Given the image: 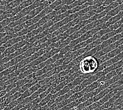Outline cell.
Masks as SVG:
<instances>
[{"label":"cell","instance_id":"obj_1","mask_svg":"<svg viewBox=\"0 0 123 110\" xmlns=\"http://www.w3.org/2000/svg\"><path fill=\"white\" fill-rule=\"evenodd\" d=\"M79 65L80 70L83 74L92 73L93 74L99 66L97 59L93 56H87L84 58Z\"/></svg>","mask_w":123,"mask_h":110},{"label":"cell","instance_id":"obj_2","mask_svg":"<svg viewBox=\"0 0 123 110\" xmlns=\"http://www.w3.org/2000/svg\"><path fill=\"white\" fill-rule=\"evenodd\" d=\"M40 6H42V3L39 2L38 0H35V1L33 2L31 5H30V6L23 8V9L19 11L17 15L10 18L11 22L18 20V19L23 18V17L25 16H26L32 10L34 9V8L38 7Z\"/></svg>","mask_w":123,"mask_h":110},{"label":"cell","instance_id":"obj_3","mask_svg":"<svg viewBox=\"0 0 123 110\" xmlns=\"http://www.w3.org/2000/svg\"><path fill=\"white\" fill-rule=\"evenodd\" d=\"M40 87L41 86L38 83L34 85H33L30 88L27 89L24 92L22 93L21 96L19 97V98L20 100H22L24 99L25 98L30 96L33 93H34L36 91H37L38 89L40 88Z\"/></svg>","mask_w":123,"mask_h":110},{"label":"cell","instance_id":"obj_4","mask_svg":"<svg viewBox=\"0 0 123 110\" xmlns=\"http://www.w3.org/2000/svg\"><path fill=\"white\" fill-rule=\"evenodd\" d=\"M104 83L105 82H103V81H100L97 80L96 81H94V82L88 85L87 86H86L82 91L84 92L85 94H86V93L90 92L93 91V90L95 89L96 88H98V87H99L100 85H103Z\"/></svg>","mask_w":123,"mask_h":110},{"label":"cell","instance_id":"obj_5","mask_svg":"<svg viewBox=\"0 0 123 110\" xmlns=\"http://www.w3.org/2000/svg\"><path fill=\"white\" fill-rule=\"evenodd\" d=\"M25 35L18 37H16V38H13L12 39H10V40H9L7 41H6L5 44H3L2 46L4 47L5 48H7L12 47L14 44H15L16 43H17V42L22 40H25Z\"/></svg>","mask_w":123,"mask_h":110},{"label":"cell","instance_id":"obj_6","mask_svg":"<svg viewBox=\"0 0 123 110\" xmlns=\"http://www.w3.org/2000/svg\"><path fill=\"white\" fill-rule=\"evenodd\" d=\"M56 15H57V11L53 10L51 13H49L48 15H46L45 16L43 17L42 18H41L40 20L37 22V23L41 27L42 25H43L44 24L46 23L47 21H49V20H52L55 16H56Z\"/></svg>","mask_w":123,"mask_h":110},{"label":"cell","instance_id":"obj_7","mask_svg":"<svg viewBox=\"0 0 123 110\" xmlns=\"http://www.w3.org/2000/svg\"><path fill=\"white\" fill-rule=\"evenodd\" d=\"M111 91V89L109 88L108 87H107V88H105L104 89L102 90V91L101 92H100L98 94H97V95L93 97L94 102H96L99 101L100 99H101L102 98L105 96L106 94H107Z\"/></svg>","mask_w":123,"mask_h":110},{"label":"cell","instance_id":"obj_8","mask_svg":"<svg viewBox=\"0 0 123 110\" xmlns=\"http://www.w3.org/2000/svg\"><path fill=\"white\" fill-rule=\"evenodd\" d=\"M103 42V41H102V40L100 38L98 39H97V40H95V41H94L93 42H92L91 43L87 44V46H86L84 48L85 49V51L86 52H87V51H88L91 50L92 49L94 48L95 47H96L97 46H98L99 44H101Z\"/></svg>","mask_w":123,"mask_h":110},{"label":"cell","instance_id":"obj_9","mask_svg":"<svg viewBox=\"0 0 123 110\" xmlns=\"http://www.w3.org/2000/svg\"><path fill=\"white\" fill-rule=\"evenodd\" d=\"M48 34H49L48 32H47L45 30V31H44L43 32L39 33L38 35L33 37H32L31 38H30L29 40H28L27 42H29V43H30V44L34 43V42L39 40V39H41L42 38H43V37H45L46 35H48Z\"/></svg>","mask_w":123,"mask_h":110},{"label":"cell","instance_id":"obj_10","mask_svg":"<svg viewBox=\"0 0 123 110\" xmlns=\"http://www.w3.org/2000/svg\"><path fill=\"white\" fill-rule=\"evenodd\" d=\"M123 10V3L118 5V6L116 7L115 8H114L113 9L109 11V12L106 14V15L110 16L111 17H112L116 15H117V14L119 13L120 12H121V11Z\"/></svg>","mask_w":123,"mask_h":110},{"label":"cell","instance_id":"obj_11","mask_svg":"<svg viewBox=\"0 0 123 110\" xmlns=\"http://www.w3.org/2000/svg\"><path fill=\"white\" fill-rule=\"evenodd\" d=\"M70 15L71 14L69 13V11L68 10L66 11L65 12L60 14V15H58L55 16L54 18L52 19V20L53 21V22H54V23H55L58 21L62 20L63 19H64V18H66V17H67Z\"/></svg>","mask_w":123,"mask_h":110},{"label":"cell","instance_id":"obj_12","mask_svg":"<svg viewBox=\"0 0 123 110\" xmlns=\"http://www.w3.org/2000/svg\"><path fill=\"white\" fill-rule=\"evenodd\" d=\"M68 84V81H67L66 80L62 81V82H61L59 84L57 85L56 86L54 87V88L52 89V90L50 93H51V94H55V93H57L58 91H60L61 89H62L64 87H65Z\"/></svg>","mask_w":123,"mask_h":110},{"label":"cell","instance_id":"obj_13","mask_svg":"<svg viewBox=\"0 0 123 110\" xmlns=\"http://www.w3.org/2000/svg\"><path fill=\"white\" fill-rule=\"evenodd\" d=\"M18 69V65L16 64V65H15L7 68V69H5L3 70V71L1 72V73L3 76H7L8 75L11 74V73H12L14 71H15V70H16Z\"/></svg>","mask_w":123,"mask_h":110},{"label":"cell","instance_id":"obj_14","mask_svg":"<svg viewBox=\"0 0 123 110\" xmlns=\"http://www.w3.org/2000/svg\"><path fill=\"white\" fill-rule=\"evenodd\" d=\"M107 13L106 12V11L104 10L103 11V12H100L98 13H96L95 15H94L93 16H92L90 19H89L92 22L94 21H96L97 20H99L100 19L102 18L103 17H104L106 15V14Z\"/></svg>","mask_w":123,"mask_h":110},{"label":"cell","instance_id":"obj_15","mask_svg":"<svg viewBox=\"0 0 123 110\" xmlns=\"http://www.w3.org/2000/svg\"><path fill=\"white\" fill-rule=\"evenodd\" d=\"M95 12L94 10H91L90 11H88V12H87L86 13H85L84 15L79 17L80 19V21H84V20H88L89 19H90L92 16H93L94 15H95Z\"/></svg>","mask_w":123,"mask_h":110},{"label":"cell","instance_id":"obj_16","mask_svg":"<svg viewBox=\"0 0 123 110\" xmlns=\"http://www.w3.org/2000/svg\"><path fill=\"white\" fill-rule=\"evenodd\" d=\"M84 94H85V93L83 91L75 93H74V94H73L72 96H71L68 98V99L69 101H70L71 102H73V101H74L75 100L79 99V98L82 97V96Z\"/></svg>","mask_w":123,"mask_h":110},{"label":"cell","instance_id":"obj_17","mask_svg":"<svg viewBox=\"0 0 123 110\" xmlns=\"http://www.w3.org/2000/svg\"><path fill=\"white\" fill-rule=\"evenodd\" d=\"M82 74H83V73L80 71V70H79V71L73 73L72 74H71V75H69L68 78L67 79L66 81H68V83H69L70 82H71V81H73L75 78H76L77 77H79V76H80V75H82Z\"/></svg>","mask_w":123,"mask_h":110},{"label":"cell","instance_id":"obj_18","mask_svg":"<svg viewBox=\"0 0 123 110\" xmlns=\"http://www.w3.org/2000/svg\"><path fill=\"white\" fill-rule=\"evenodd\" d=\"M21 3V0H14V1L11 2L8 4L5 5L7 10L9 9V8H13L15 7H16L18 5L20 4Z\"/></svg>","mask_w":123,"mask_h":110},{"label":"cell","instance_id":"obj_19","mask_svg":"<svg viewBox=\"0 0 123 110\" xmlns=\"http://www.w3.org/2000/svg\"><path fill=\"white\" fill-rule=\"evenodd\" d=\"M122 51V50L120 49L119 48H115V49L111 51L110 52H109L107 53V55L108 57V58L110 59H111L113 58L115 56H116L118 54Z\"/></svg>","mask_w":123,"mask_h":110},{"label":"cell","instance_id":"obj_20","mask_svg":"<svg viewBox=\"0 0 123 110\" xmlns=\"http://www.w3.org/2000/svg\"><path fill=\"white\" fill-rule=\"evenodd\" d=\"M52 94H51V93H49V94L47 95L46 96L43 98V99L40 102L38 103V105H39V106H40V107L46 105L47 103L49 102V101L51 99Z\"/></svg>","mask_w":123,"mask_h":110},{"label":"cell","instance_id":"obj_21","mask_svg":"<svg viewBox=\"0 0 123 110\" xmlns=\"http://www.w3.org/2000/svg\"><path fill=\"white\" fill-rule=\"evenodd\" d=\"M116 35H117V33L115 30L112 31H111L110 32H108L107 33L105 34L104 35H103L102 37L100 38V39H102L103 41H104L106 40H107V39H108L109 38H110L111 37H112L115 36Z\"/></svg>","mask_w":123,"mask_h":110},{"label":"cell","instance_id":"obj_22","mask_svg":"<svg viewBox=\"0 0 123 110\" xmlns=\"http://www.w3.org/2000/svg\"><path fill=\"white\" fill-rule=\"evenodd\" d=\"M33 85H34V84L32 83L31 81H29V82H28L26 84H24V85H23L20 87H19L18 91L20 92L21 93H23V92L25 91L26 90H27V89H29V88H30V87L32 86Z\"/></svg>","mask_w":123,"mask_h":110},{"label":"cell","instance_id":"obj_23","mask_svg":"<svg viewBox=\"0 0 123 110\" xmlns=\"http://www.w3.org/2000/svg\"><path fill=\"white\" fill-rule=\"evenodd\" d=\"M35 1V0H26V1H24L21 2L18 6L21 8V9L22 10L25 7L30 6V5H31Z\"/></svg>","mask_w":123,"mask_h":110},{"label":"cell","instance_id":"obj_24","mask_svg":"<svg viewBox=\"0 0 123 110\" xmlns=\"http://www.w3.org/2000/svg\"><path fill=\"white\" fill-rule=\"evenodd\" d=\"M31 81V80L29 78H28L27 76H26V77H25L24 78L22 79V80H18V81H16V86L20 87L23 85H24V84H25L29 82V81Z\"/></svg>","mask_w":123,"mask_h":110},{"label":"cell","instance_id":"obj_25","mask_svg":"<svg viewBox=\"0 0 123 110\" xmlns=\"http://www.w3.org/2000/svg\"><path fill=\"white\" fill-rule=\"evenodd\" d=\"M122 22L121 21V20H119L118 21L116 22V23H114L113 24L110 25V27L107 28V29L108 30L109 32L112 31H113V30H116V29H118V28L122 25Z\"/></svg>","mask_w":123,"mask_h":110},{"label":"cell","instance_id":"obj_26","mask_svg":"<svg viewBox=\"0 0 123 110\" xmlns=\"http://www.w3.org/2000/svg\"><path fill=\"white\" fill-rule=\"evenodd\" d=\"M27 43V40H22V41H20L17 42V43H16L12 46L15 49V50H16L17 49L21 48L24 46Z\"/></svg>","mask_w":123,"mask_h":110},{"label":"cell","instance_id":"obj_27","mask_svg":"<svg viewBox=\"0 0 123 110\" xmlns=\"http://www.w3.org/2000/svg\"><path fill=\"white\" fill-rule=\"evenodd\" d=\"M118 5H119V4L118 3V2H117V1L113 2L112 3H111L110 4H109L108 5H107V6L106 7L105 11L106 12L108 13L109 11H111V10L113 9V8H115L116 7L118 6Z\"/></svg>","mask_w":123,"mask_h":110},{"label":"cell","instance_id":"obj_28","mask_svg":"<svg viewBox=\"0 0 123 110\" xmlns=\"http://www.w3.org/2000/svg\"><path fill=\"white\" fill-rule=\"evenodd\" d=\"M69 90H70V88H69V87L68 86V85H67L65 87H64L62 89H61L60 91H58L57 93H56V94L57 95V96L58 97L60 96L66 94V93H68Z\"/></svg>","mask_w":123,"mask_h":110},{"label":"cell","instance_id":"obj_29","mask_svg":"<svg viewBox=\"0 0 123 110\" xmlns=\"http://www.w3.org/2000/svg\"><path fill=\"white\" fill-rule=\"evenodd\" d=\"M117 75L116 72L115 70H113V71H111L110 72H109L107 74H106L104 76V78L105 81L110 80L111 78L112 77H113L114 76H116Z\"/></svg>","mask_w":123,"mask_h":110},{"label":"cell","instance_id":"obj_30","mask_svg":"<svg viewBox=\"0 0 123 110\" xmlns=\"http://www.w3.org/2000/svg\"><path fill=\"white\" fill-rule=\"evenodd\" d=\"M110 99V97H109V96L107 94H106L105 96L102 98L101 99H100L99 101L96 102L98 104V105L99 106H101L103 105V104L106 102H107Z\"/></svg>","mask_w":123,"mask_h":110},{"label":"cell","instance_id":"obj_31","mask_svg":"<svg viewBox=\"0 0 123 110\" xmlns=\"http://www.w3.org/2000/svg\"><path fill=\"white\" fill-rule=\"evenodd\" d=\"M72 47L70 46V45L68 44V46H66L65 47L62 48H61L58 53H60V54H61V55H65L66 53L72 49Z\"/></svg>","mask_w":123,"mask_h":110},{"label":"cell","instance_id":"obj_32","mask_svg":"<svg viewBox=\"0 0 123 110\" xmlns=\"http://www.w3.org/2000/svg\"><path fill=\"white\" fill-rule=\"evenodd\" d=\"M51 86V83H47V84H46L45 85H44L41 86L40 88L38 89V90H37V91L38 92L39 94H40L41 93L45 91L46 90L47 88H48L49 86Z\"/></svg>","mask_w":123,"mask_h":110},{"label":"cell","instance_id":"obj_33","mask_svg":"<svg viewBox=\"0 0 123 110\" xmlns=\"http://www.w3.org/2000/svg\"><path fill=\"white\" fill-rule=\"evenodd\" d=\"M109 59H110V58H108L107 54H105L104 55L101 56V57H100L99 58H98L97 60H98V64L99 65L104 63V62L109 60Z\"/></svg>","mask_w":123,"mask_h":110},{"label":"cell","instance_id":"obj_34","mask_svg":"<svg viewBox=\"0 0 123 110\" xmlns=\"http://www.w3.org/2000/svg\"><path fill=\"white\" fill-rule=\"evenodd\" d=\"M11 22L10 18H7L4 19L3 20L0 22V27H4L9 25V23Z\"/></svg>","mask_w":123,"mask_h":110},{"label":"cell","instance_id":"obj_35","mask_svg":"<svg viewBox=\"0 0 123 110\" xmlns=\"http://www.w3.org/2000/svg\"><path fill=\"white\" fill-rule=\"evenodd\" d=\"M63 1H64V0H56V1H55V2L52 3L51 5H49V7H51L52 9L54 10V8L56 7H57L58 5H59L60 4H61Z\"/></svg>","mask_w":123,"mask_h":110},{"label":"cell","instance_id":"obj_36","mask_svg":"<svg viewBox=\"0 0 123 110\" xmlns=\"http://www.w3.org/2000/svg\"><path fill=\"white\" fill-rule=\"evenodd\" d=\"M20 71H19V69H16V70H15V71H14L12 73H11V74H9L7 75V77L8 78V79L9 80H10V79H11L13 77H16V76H18L19 74H20Z\"/></svg>","mask_w":123,"mask_h":110},{"label":"cell","instance_id":"obj_37","mask_svg":"<svg viewBox=\"0 0 123 110\" xmlns=\"http://www.w3.org/2000/svg\"><path fill=\"white\" fill-rule=\"evenodd\" d=\"M22 93H21L20 92L18 91L16 92V93H15L14 94H13L11 96V99H12V101H15L16 100L18 99V98L21 96Z\"/></svg>","mask_w":123,"mask_h":110},{"label":"cell","instance_id":"obj_38","mask_svg":"<svg viewBox=\"0 0 123 110\" xmlns=\"http://www.w3.org/2000/svg\"><path fill=\"white\" fill-rule=\"evenodd\" d=\"M49 81H50L49 77H46V78H43V80L39 81L37 83L40 85L41 86H42L44 85H45L47 83H49Z\"/></svg>","mask_w":123,"mask_h":110},{"label":"cell","instance_id":"obj_39","mask_svg":"<svg viewBox=\"0 0 123 110\" xmlns=\"http://www.w3.org/2000/svg\"><path fill=\"white\" fill-rule=\"evenodd\" d=\"M123 103V94H122L121 96H120L116 100V101L114 103V105H118L119 104H121Z\"/></svg>","mask_w":123,"mask_h":110},{"label":"cell","instance_id":"obj_40","mask_svg":"<svg viewBox=\"0 0 123 110\" xmlns=\"http://www.w3.org/2000/svg\"><path fill=\"white\" fill-rule=\"evenodd\" d=\"M15 87H16V83L10 84H9V85H8L6 86V89H5V90H6L7 93V92H9V91H10L11 89H12L13 88H15Z\"/></svg>","mask_w":123,"mask_h":110},{"label":"cell","instance_id":"obj_41","mask_svg":"<svg viewBox=\"0 0 123 110\" xmlns=\"http://www.w3.org/2000/svg\"><path fill=\"white\" fill-rule=\"evenodd\" d=\"M64 60V59L63 58H61V59H58V60H56L54 63H53L54 67L59 66L60 65H63Z\"/></svg>","mask_w":123,"mask_h":110},{"label":"cell","instance_id":"obj_42","mask_svg":"<svg viewBox=\"0 0 123 110\" xmlns=\"http://www.w3.org/2000/svg\"><path fill=\"white\" fill-rule=\"evenodd\" d=\"M69 70H70L69 69H66L63 70V71L58 73V76H59V77H61V76H65L66 75H68L69 73Z\"/></svg>","mask_w":123,"mask_h":110},{"label":"cell","instance_id":"obj_43","mask_svg":"<svg viewBox=\"0 0 123 110\" xmlns=\"http://www.w3.org/2000/svg\"><path fill=\"white\" fill-rule=\"evenodd\" d=\"M112 105H113V104L111 103L108 101L107 102H106L103 104L102 105H101V106L103 108V109H108L109 108H110V107H111Z\"/></svg>","mask_w":123,"mask_h":110},{"label":"cell","instance_id":"obj_44","mask_svg":"<svg viewBox=\"0 0 123 110\" xmlns=\"http://www.w3.org/2000/svg\"><path fill=\"white\" fill-rule=\"evenodd\" d=\"M84 88V87L80 84V85H77L75 86L73 89V91H74V92L75 93L82 91Z\"/></svg>","mask_w":123,"mask_h":110},{"label":"cell","instance_id":"obj_45","mask_svg":"<svg viewBox=\"0 0 123 110\" xmlns=\"http://www.w3.org/2000/svg\"><path fill=\"white\" fill-rule=\"evenodd\" d=\"M105 8H106V7H103L101 5L100 6L97 7L96 8H95V9H94V11L95 13H98L103 12V11H104L105 10Z\"/></svg>","mask_w":123,"mask_h":110},{"label":"cell","instance_id":"obj_46","mask_svg":"<svg viewBox=\"0 0 123 110\" xmlns=\"http://www.w3.org/2000/svg\"><path fill=\"white\" fill-rule=\"evenodd\" d=\"M58 77H59V76H58V74L52 75V76H51V77H49V80H50L49 83H52L53 81H54L55 80H56Z\"/></svg>","mask_w":123,"mask_h":110},{"label":"cell","instance_id":"obj_47","mask_svg":"<svg viewBox=\"0 0 123 110\" xmlns=\"http://www.w3.org/2000/svg\"><path fill=\"white\" fill-rule=\"evenodd\" d=\"M41 100H42L41 98L39 96H38L37 97H36V98H35V99L33 100L31 103H32V104H38L40 102Z\"/></svg>","mask_w":123,"mask_h":110},{"label":"cell","instance_id":"obj_48","mask_svg":"<svg viewBox=\"0 0 123 110\" xmlns=\"http://www.w3.org/2000/svg\"><path fill=\"white\" fill-rule=\"evenodd\" d=\"M24 105H23L22 104L19 103L18 105H17L16 106H15L14 108H13V109H12L11 110H18L19 109H20L21 108H23V107H24Z\"/></svg>","mask_w":123,"mask_h":110},{"label":"cell","instance_id":"obj_49","mask_svg":"<svg viewBox=\"0 0 123 110\" xmlns=\"http://www.w3.org/2000/svg\"><path fill=\"white\" fill-rule=\"evenodd\" d=\"M7 18H9L8 15H5L4 13H2V15H0V22H1L4 19H6Z\"/></svg>","mask_w":123,"mask_h":110},{"label":"cell","instance_id":"obj_50","mask_svg":"<svg viewBox=\"0 0 123 110\" xmlns=\"http://www.w3.org/2000/svg\"><path fill=\"white\" fill-rule=\"evenodd\" d=\"M55 102V100H54V99H51V100H50L49 101V102L47 103V105L49 106V107L50 106L52 105L53 104H54Z\"/></svg>","mask_w":123,"mask_h":110},{"label":"cell","instance_id":"obj_51","mask_svg":"<svg viewBox=\"0 0 123 110\" xmlns=\"http://www.w3.org/2000/svg\"><path fill=\"white\" fill-rule=\"evenodd\" d=\"M6 93H7V92L5 89L3 90V91L0 92V97L3 96L4 95H5V94H6Z\"/></svg>","mask_w":123,"mask_h":110},{"label":"cell","instance_id":"obj_52","mask_svg":"<svg viewBox=\"0 0 123 110\" xmlns=\"http://www.w3.org/2000/svg\"><path fill=\"white\" fill-rule=\"evenodd\" d=\"M5 49H6V48L3 46L0 47V55L2 54V53L4 51Z\"/></svg>","mask_w":123,"mask_h":110},{"label":"cell","instance_id":"obj_53","mask_svg":"<svg viewBox=\"0 0 123 110\" xmlns=\"http://www.w3.org/2000/svg\"><path fill=\"white\" fill-rule=\"evenodd\" d=\"M6 86L4 85H3V84L2 85L0 86V92L3 91V90H4L6 89Z\"/></svg>","mask_w":123,"mask_h":110},{"label":"cell","instance_id":"obj_54","mask_svg":"<svg viewBox=\"0 0 123 110\" xmlns=\"http://www.w3.org/2000/svg\"><path fill=\"white\" fill-rule=\"evenodd\" d=\"M27 109L25 108V107H23V108H21L20 109H19L18 110H26Z\"/></svg>","mask_w":123,"mask_h":110},{"label":"cell","instance_id":"obj_55","mask_svg":"<svg viewBox=\"0 0 123 110\" xmlns=\"http://www.w3.org/2000/svg\"><path fill=\"white\" fill-rule=\"evenodd\" d=\"M120 20H121V21L122 22V23H123V16L122 18H121V19Z\"/></svg>","mask_w":123,"mask_h":110},{"label":"cell","instance_id":"obj_56","mask_svg":"<svg viewBox=\"0 0 123 110\" xmlns=\"http://www.w3.org/2000/svg\"><path fill=\"white\" fill-rule=\"evenodd\" d=\"M3 77V76H2V74L1 73H0V78H1V77Z\"/></svg>","mask_w":123,"mask_h":110},{"label":"cell","instance_id":"obj_57","mask_svg":"<svg viewBox=\"0 0 123 110\" xmlns=\"http://www.w3.org/2000/svg\"><path fill=\"white\" fill-rule=\"evenodd\" d=\"M123 110V108H122L119 109H118V110Z\"/></svg>","mask_w":123,"mask_h":110},{"label":"cell","instance_id":"obj_58","mask_svg":"<svg viewBox=\"0 0 123 110\" xmlns=\"http://www.w3.org/2000/svg\"><path fill=\"white\" fill-rule=\"evenodd\" d=\"M93 0H88V1L87 2H91V1H93Z\"/></svg>","mask_w":123,"mask_h":110},{"label":"cell","instance_id":"obj_59","mask_svg":"<svg viewBox=\"0 0 123 110\" xmlns=\"http://www.w3.org/2000/svg\"><path fill=\"white\" fill-rule=\"evenodd\" d=\"M122 76H123V74H122Z\"/></svg>","mask_w":123,"mask_h":110}]
</instances>
